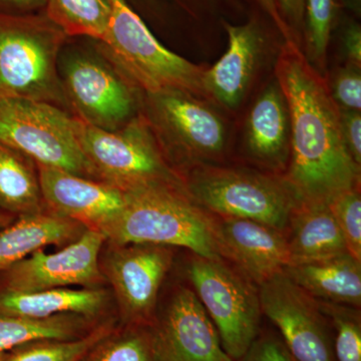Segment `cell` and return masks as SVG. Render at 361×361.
<instances>
[{"label": "cell", "mask_w": 361, "mask_h": 361, "mask_svg": "<svg viewBox=\"0 0 361 361\" xmlns=\"http://www.w3.org/2000/svg\"><path fill=\"white\" fill-rule=\"evenodd\" d=\"M275 75L290 123V151L282 176L300 203L329 204L337 195L360 187V166L342 135L341 111L329 85L296 42H285Z\"/></svg>", "instance_id": "cell-1"}, {"label": "cell", "mask_w": 361, "mask_h": 361, "mask_svg": "<svg viewBox=\"0 0 361 361\" xmlns=\"http://www.w3.org/2000/svg\"><path fill=\"white\" fill-rule=\"evenodd\" d=\"M123 193L122 212L102 231L109 243L156 244L223 259L216 240L215 217L191 198L186 187L152 184Z\"/></svg>", "instance_id": "cell-2"}, {"label": "cell", "mask_w": 361, "mask_h": 361, "mask_svg": "<svg viewBox=\"0 0 361 361\" xmlns=\"http://www.w3.org/2000/svg\"><path fill=\"white\" fill-rule=\"evenodd\" d=\"M111 13L104 39L97 49L142 94L188 92L208 99L206 68L169 51L126 0H111Z\"/></svg>", "instance_id": "cell-3"}, {"label": "cell", "mask_w": 361, "mask_h": 361, "mask_svg": "<svg viewBox=\"0 0 361 361\" xmlns=\"http://www.w3.org/2000/svg\"><path fill=\"white\" fill-rule=\"evenodd\" d=\"M180 177L191 198L207 212L255 221L283 233L300 205L281 175L208 164Z\"/></svg>", "instance_id": "cell-4"}, {"label": "cell", "mask_w": 361, "mask_h": 361, "mask_svg": "<svg viewBox=\"0 0 361 361\" xmlns=\"http://www.w3.org/2000/svg\"><path fill=\"white\" fill-rule=\"evenodd\" d=\"M66 37L47 16L0 20V94L44 102L71 113L59 73Z\"/></svg>", "instance_id": "cell-5"}, {"label": "cell", "mask_w": 361, "mask_h": 361, "mask_svg": "<svg viewBox=\"0 0 361 361\" xmlns=\"http://www.w3.org/2000/svg\"><path fill=\"white\" fill-rule=\"evenodd\" d=\"M142 115L169 165L180 176L224 153L226 128L205 99L169 90L142 94Z\"/></svg>", "instance_id": "cell-6"}, {"label": "cell", "mask_w": 361, "mask_h": 361, "mask_svg": "<svg viewBox=\"0 0 361 361\" xmlns=\"http://www.w3.org/2000/svg\"><path fill=\"white\" fill-rule=\"evenodd\" d=\"M78 128L77 116L58 106L0 94V144L39 165L97 180L80 146Z\"/></svg>", "instance_id": "cell-7"}, {"label": "cell", "mask_w": 361, "mask_h": 361, "mask_svg": "<svg viewBox=\"0 0 361 361\" xmlns=\"http://www.w3.org/2000/svg\"><path fill=\"white\" fill-rule=\"evenodd\" d=\"M78 139L97 180L123 192L152 184L185 186L182 177L166 161L142 114L115 132L80 120Z\"/></svg>", "instance_id": "cell-8"}, {"label": "cell", "mask_w": 361, "mask_h": 361, "mask_svg": "<svg viewBox=\"0 0 361 361\" xmlns=\"http://www.w3.org/2000/svg\"><path fill=\"white\" fill-rule=\"evenodd\" d=\"M59 73L71 113L109 132L122 129L142 114V92L102 54H61Z\"/></svg>", "instance_id": "cell-9"}, {"label": "cell", "mask_w": 361, "mask_h": 361, "mask_svg": "<svg viewBox=\"0 0 361 361\" xmlns=\"http://www.w3.org/2000/svg\"><path fill=\"white\" fill-rule=\"evenodd\" d=\"M193 255L186 267L191 288L215 325L226 353L237 361L261 331L258 289L224 259Z\"/></svg>", "instance_id": "cell-10"}, {"label": "cell", "mask_w": 361, "mask_h": 361, "mask_svg": "<svg viewBox=\"0 0 361 361\" xmlns=\"http://www.w3.org/2000/svg\"><path fill=\"white\" fill-rule=\"evenodd\" d=\"M174 249L104 242L99 268L113 294L118 324L148 326L158 306L161 285L174 263Z\"/></svg>", "instance_id": "cell-11"}, {"label": "cell", "mask_w": 361, "mask_h": 361, "mask_svg": "<svg viewBox=\"0 0 361 361\" xmlns=\"http://www.w3.org/2000/svg\"><path fill=\"white\" fill-rule=\"evenodd\" d=\"M146 329L154 361H234L191 287H174Z\"/></svg>", "instance_id": "cell-12"}, {"label": "cell", "mask_w": 361, "mask_h": 361, "mask_svg": "<svg viewBox=\"0 0 361 361\" xmlns=\"http://www.w3.org/2000/svg\"><path fill=\"white\" fill-rule=\"evenodd\" d=\"M262 313L295 361H336L331 329L318 300L282 272L258 286Z\"/></svg>", "instance_id": "cell-13"}, {"label": "cell", "mask_w": 361, "mask_h": 361, "mask_svg": "<svg viewBox=\"0 0 361 361\" xmlns=\"http://www.w3.org/2000/svg\"><path fill=\"white\" fill-rule=\"evenodd\" d=\"M104 242L103 233L87 229L80 238L59 250L35 252L0 271V290L37 292L106 286L99 268Z\"/></svg>", "instance_id": "cell-14"}, {"label": "cell", "mask_w": 361, "mask_h": 361, "mask_svg": "<svg viewBox=\"0 0 361 361\" xmlns=\"http://www.w3.org/2000/svg\"><path fill=\"white\" fill-rule=\"evenodd\" d=\"M45 208L102 232L122 212L125 193L118 188L37 164Z\"/></svg>", "instance_id": "cell-15"}, {"label": "cell", "mask_w": 361, "mask_h": 361, "mask_svg": "<svg viewBox=\"0 0 361 361\" xmlns=\"http://www.w3.org/2000/svg\"><path fill=\"white\" fill-rule=\"evenodd\" d=\"M215 235L221 257L234 263L257 286L290 264L286 235L270 226L252 220L217 217Z\"/></svg>", "instance_id": "cell-16"}, {"label": "cell", "mask_w": 361, "mask_h": 361, "mask_svg": "<svg viewBox=\"0 0 361 361\" xmlns=\"http://www.w3.org/2000/svg\"><path fill=\"white\" fill-rule=\"evenodd\" d=\"M228 49L211 68H206L204 85L208 99L228 109L239 106L245 96L262 51L263 37L254 21L234 25L222 20Z\"/></svg>", "instance_id": "cell-17"}, {"label": "cell", "mask_w": 361, "mask_h": 361, "mask_svg": "<svg viewBox=\"0 0 361 361\" xmlns=\"http://www.w3.org/2000/svg\"><path fill=\"white\" fill-rule=\"evenodd\" d=\"M115 305L108 286L51 289L37 292L0 290V313L30 318L78 314L106 320ZM116 307V305H115Z\"/></svg>", "instance_id": "cell-18"}, {"label": "cell", "mask_w": 361, "mask_h": 361, "mask_svg": "<svg viewBox=\"0 0 361 361\" xmlns=\"http://www.w3.org/2000/svg\"><path fill=\"white\" fill-rule=\"evenodd\" d=\"M247 148L252 158L272 174L286 170L290 151L288 109L278 85H270L251 109Z\"/></svg>", "instance_id": "cell-19"}, {"label": "cell", "mask_w": 361, "mask_h": 361, "mask_svg": "<svg viewBox=\"0 0 361 361\" xmlns=\"http://www.w3.org/2000/svg\"><path fill=\"white\" fill-rule=\"evenodd\" d=\"M89 228L77 221L44 211L20 216L0 230V271L49 246L63 248Z\"/></svg>", "instance_id": "cell-20"}, {"label": "cell", "mask_w": 361, "mask_h": 361, "mask_svg": "<svg viewBox=\"0 0 361 361\" xmlns=\"http://www.w3.org/2000/svg\"><path fill=\"white\" fill-rule=\"evenodd\" d=\"M283 272L316 300L360 308L361 262L348 252L323 260L287 266Z\"/></svg>", "instance_id": "cell-21"}, {"label": "cell", "mask_w": 361, "mask_h": 361, "mask_svg": "<svg viewBox=\"0 0 361 361\" xmlns=\"http://www.w3.org/2000/svg\"><path fill=\"white\" fill-rule=\"evenodd\" d=\"M286 235L290 265L346 253L345 241L329 204L300 203L292 214Z\"/></svg>", "instance_id": "cell-22"}, {"label": "cell", "mask_w": 361, "mask_h": 361, "mask_svg": "<svg viewBox=\"0 0 361 361\" xmlns=\"http://www.w3.org/2000/svg\"><path fill=\"white\" fill-rule=\"evenodd\" d=\"M0 210L14 218L47 211L37 163L0 144Z\"/></svg>", "instance_id": "cell-23"}, {"label": "cell", "mask_w": 361, "mask_h": 361, "mask_svg": "<svg viewBox=\"0 0 361 361\" xmlns=\"http://www.w3.org/2000/svg\"><path fill=\"white\" fill-rule=\"evenodd\" d=\"M111 319L116 317L101 320L84 315L61 314L30 318L0 313V353L32 341L80 338Z\"/></svg>", "instance_id": "cell-24"}, {"label": "cell", "mask_w": 361, "mask_h": 361, "mask_svg": "<svg viewBox=\"0 0 361 361\" xmlns=\"http://www.w3.org/2000/svg\"><path fill=\"white\" fill-rule=\"evenodd\" d=\"M47 16L66 37L101 42L110 23L111 0H47Z\"/></svg>", "instance_id": "cell-25"}, {"label": "cell", "mask_w": 361, "mask_h": 361, "mask_svg": "<svg viewBox=\"0 0 361 361\" xmlns=\"http://www.w3.org/2000/svg\"><path fill=\"white\" fill-rule=\"evenodd\" d=\"M118 324V319H111L87 336L71 341L47 339L28 342L0 353V361H78Z\"/></svg>", "instance_id": "cell-26"}, {"label": "cell", "mask_w": 361, "mask_h": 361, "mask_svg": "<svg viewBox=\"0 0 361 361\" xmlns=\"http://www.w3.org/2000/svg\"><path fill=\"white\" fill-rule=\"evenodd\" d=\"M78 361H154L148 331L118 324Z\"/></svg>", "instance_id": "cell-27"}, {"label": "cell", "mask_w": 361, "mask_h": 361, "mask_svg": "<svg viewBox=\"0 0 361 361\" xmlns=\"http://www.w3.org/2000/svg\"><path fill=\"white\" fill-rule=\"evenodd\" d=\"M332 331L336 361H361L360 308L318 300Z\"/></svg>", "instance_id": "cell-28"}, {"label": "cell", "mask_w": 361, "mask_h": 361, "mask_svg": "<svg viewBox=\"0 0 361 361\" xmlns=\"http://www.w3.org/2000/svg\"><path fill=\"white\" fill-rule=\"evenodd\" d=\"M334 18L336 0H304L306 59L316 71L324 68Z\"/></svg>", "instance_id": "cell-29"}, {"label": "cell", "mask_w": 361, "mask_h": 361, "mask_svg": "<svg viewBox=\"0 0 361 361\" xmlns=\"http://www.w3.org/2000/svg\"><path fill=\"white\" fill-rule=\"evenodd\" d=\"M343 235L348 252L361 262V196L360 187L337 195L329 203Z\"/></svg>", "instance_id": "cell-30"}, {"label": "cell", "mask_w": 361, "mask_h": 361, "mask_svg": "<svg viewBox=\"0 0 361 361\" xmlns=\"http://www.w3.org/2000/svg\"><path fill=\"white\" fill-rule=\"evenodd\" d=\"M148 14L151 18L160 20L165 18L168 9L186 14L190 20L205 21L207 16L219 11L223 0H130Z\"/></svg>", "instance_id": "cell-31"}, {"label": "cell", "mask_w": 361, "mask_h": 361, "mask_svg": "<svg viewBox=\"0 0 361 361\" xmlns=\"http://www.w3.org/2000/svg\"><path fill=\"white\" fill-rule=\"evenodd\" d=\"M330 94L341 110L360 111V68L346 65L334 73L329 85Z\"/></svg>", "instance_id": "cell-32"}, {"label": "cell", "mask_w": 361, "mask_h": 361, "mask_svg": "<svg viewBox=\"0 0 361 361\" xmlns=\"http://www.w3.org/2000/svg\"><path fill=\"white\" fill-rule=\"evenodd\" d=\"M237 361H295L279 336L271 332H261Z\"/></svg>", "instance_id": "cell-33"}, {"label": "cell", "mask_w": 361, "mask_h": 361, "mask_svg": "<svg viewBox=\"0 0 361 361\" xmlns=\"http://www.w3.org/2000/svg\"><path fill=\"white\" fill-rule=\"evenodd\" d=\"M342 135L348 153L358 166L361 164L360 111L341 110Z\"/></svg>", "instance_id": "cell-34"}, {"label": "cell", "mask_w": 361, "mask_h": 361, "mask_svg": "<svg viewBox=\"0 0 361 361\" xmlns=\"http://www.w3.org/2000/svg\"><path fill=\"white\" fill-rule=\"evenodd\" d=\"M342 51L348 59V65L360 68L361 28L356 23H351L344 28L342 35Z\"/></svg>", "instance_id": "cell-35"}, {"label": "cell", "mask_w": 361, "mask_h": 361, "mask_svg": "<svg viewBox=\"0 0 361 361\" xmlns=\"http://www.w3.org/2000/svg\"><path fill=\"white\" fill-rule=\"evenodd\" d=\"M276 2L282 18L291 30L302 25L304 0H276Z\"/></svg>", "instance_id": "cell-36"}, {"label": "cell", "mask_w": 361, "mask_h": 361, "mask_svg": "<svg viewBox=\"0 0 361 361\" xmlns=\"http://www.w3.org/2000/svg\"><path fill=\"white\" fill-rule=\"evenodd\" d=\"M260 6L266 11V13L270 16L271 20L277 26L278 30L283 35L285 42H295L294 39L293 33L287 23H285L283 18L280 13L279 8H278L276 0H256Z\"/></svg>", "instance_id": "cell-37"}, {"label": "cell", "mask_w": 361, "mask_h": 361, "mask_svg": "<svg viewBox=\"0 0 361 361\" xmlns=\"http://www.w3.org/2000/svg\"><path fill=\"white\" fill-rule=\"evenodd\" d=\"M0 1L23 7V8H37V7L45 6L47 4V0H0Z\"/></svg>", "instance_id": "cell-38"}, {"label": "cell", "mask_w": 361, "mask_h": 361, "mask_svg": "<svg viewBox=\"0 0 361 361\" xmlns=\"http://www.w3.org/2000/svg\"><path fill=\"white\" fill-rule=\"evenodd\" d=\"M14 219L16 218L13 217V216L8 215V214L0 210V230L6 227V226L11 224Z\"/></svg>", "instance_id": "cell-39"}, {"label": "cell", "mask_w": 361, "mask_h": 361, "mask_svg": "<svg viewBox=\"0 0 361 361\" xmlns=\"http://www.w3.org/2000/svg\"><path fill=\"white\" fill-rule=\"evenodd\" d=\"M344 4L355 13L360 14L361 0H343Z\"/></svg>", "instance_id": "cell-40"}]
</instances>
